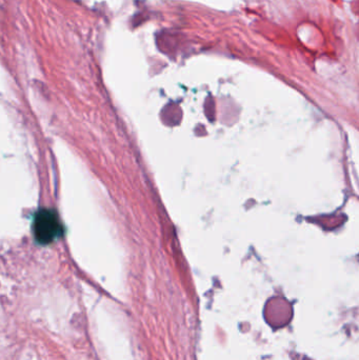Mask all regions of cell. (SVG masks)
Returning <instances> with one entry per match:
<instances>
[{
    "instance_id": "1",
    "label": "cell",
    "mask_w": 359,
    "mask_h": 360,
    "mask_svg": "<svg viewBox=\"0 0 359 360\" xmlns=\"http://www.w3.org/2000/svg\"><path fill=\"white\" fill-rule=\"evenodd\" d=\"M63 232L60 218L53 210L42 209L34 216V237L40 245H50L59 238Z\"/></svg>"
}]
</instances>
